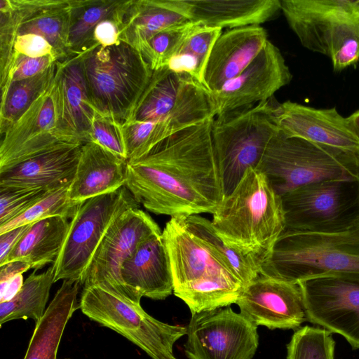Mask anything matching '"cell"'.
Returning a JSON list of instances; mask_svg holds the SVG:
<instances>
[{
	"label": "cell",
	"instance_id": "obj_1",
	"mask_svg": "<svg viewBox=\"0 0 359 359\" xmlns=\"http://www.w3.org/2000/svg\"><path fill=\"white\" fill-rule=\"evenodd\" d=\"M213 119L173 133L127 163L125 187L139 205L171 217L215 212L224 192L212 142Z\"/></svg>",
	"mask_w": 359,
	"mask_h": 359
},
{
	"label": "cell",
	"instance_id": "obj_2",
	"mask_svg": "<svg viewBox=\"0 0 359 359\" xmlns=\"http://www.w3.org/2000/svg\"><path fill=\"white\" fill-rule=\"evenodd\" d=\"M212 215V224L220 238L252 259L259 271L285 228L281 197L266 175L254 168L245 172Z\"/></svg>",
	"mask_w": 359,
	"mask_h": 359
},
{
	"label": "cell",
	"instance_id": "obj_3",
	"mask_svg": "<svg viewBox=\"0 0 359 359\" xmlns=\"http://www.w3.org/2000/svg\"><path fill=\"white\" fill-rule=\"evenodd\" d=\"M174 294L191 314L236 304L245 286L218 255L172 217L162 231Z\"/></svg>",
	"mask_w": 359,
	"mask_h": 359
},
{
	"label": "cell",
	"instance_id": "obj_4",
	"mask_svg": "<svg viewBox=\"0 0 359 359\" xmlns=\"http://www.w3.org/2000/svg\"><path fill=\"white\" fill-rule=\"evenodd\" d=\"M259 273L289 283L325 276H359V226L338 233L285 229Z\"/></svg>",
	"mask_w": 359,
	"mask_h": 359
},
{
	"label": "cell",
	"instance_id": "obj_5",
	"mask_svg": "<svg viewBox=\"0 0 359 359\" xmlns=\"http://www.w3.org/2000/svg\"><path fill=\"white\" fill-rule=\"evenodd\" d=\"M90 103L99 114L128 121L152 75L142 54L123 41L83 53Z\"/></svg>",
	"mask_w": 359,
	"mask_h": 359
},
{
	"label": "cell",
	"instance_id": "obj_6",
	"mask_svg": "<svg viewBox=\"0 0 359 359\" xmlns=\"http://www.w3.org/2000/svg\"><path fill=\"white\" fill-rule=\"evenodd\" d=\"M280 196L300 187L331 180H359V151L290 137L279 128L257 168Z\"/></svg>",
	"mask_w": 359,
	"mask_h": 359
},
{
	"label": "cell",
	"instance_id": "obj_7",
	"mask_svg": "<svg viewBox=\"0 0 359 359\" xmlns=\"http://www.w3.org/2000/svg\"><path fill=\"white\" fill-rule=\"evenodd\" d=\"M302 45L330 57L339 72L359 61V0H280Z\"/></svg>",
	"mask_w": 359,
	"mask_h": 359
},
{
	"label": "cell",
	"instance_id": "obj_8",
	"mask_svg": "<svg viewBox=\"0 0 359 359\" xmlns=\"http://www.w3.org/2000/svg\"><path fill=\"white\" fill-rule=\"evenodd\" d=\"M271 98L214 118L212 137L224 196L250 168H257L271 139L278 130Z\"/></svg>",
	"mask_w": 359,
	"mask_h": 359
},
{
	"label": "cell",
	"instance_id": "obj_9",
	"mask_svg": "<svg viewBox=\"0 0 359 359\" xmlns=\"http://www.w3.org/2000/svg\"><path fill=\"white\" fill-rule=\"evenodd\" d=\"M79 306L90 319L121 334L152 359H177L173 345L187 334V327L161 322L140 304L97 285L83 288Z\"/></svg>",
	"mask_w": 359,
	"mask_h": 359
},
{
	"label": "cell",
	"instance_id": "obj_10",
	"mask_svg": "<svg viewBox=\"0 0 359 359\" xmlns=\"http://www.w3.org/2000/svg\"><path fill=\"white\" fill-rule=\"evenodd\" d=\"M280 197L285 229L338 233L359 226V180L313 182Z\"/></svg>",
	"mask_w": 359,
	"mask_h": 359
},
{
	"label": "cell",
	"instance_id": "obj_11",
	"mask_svg": "<svg viewBox=\"0 0 359 359\" xmlns=\"http://www.w3.org/2000/svg\"><path fill=\"white\" fill-rule=\"evenodd\" d=\"M133 208H139V204L125 186L81 203L69 221L64 244L53 264L54 283L71 280L82 285L92 259L109 228L118 215Z\"/></svg>",
	"mask_w": 359,
	"mask_h": 359
},
{
	"label": "cell",
	"instance_id": "obj_12",
	"mask_svg": "<svg viewBox=\"0 0 359 359\" xmlns=\"http://www.w3.org/2000/svg\"><path fill=\"white\" fill-rule=\"evenodd\" d=\"M215 117L212 94L206 87L164 67L153 71L128 121L165 122L179 131Z\"/></svg>",
	"mask_w": 359,
	"mask_h": 359
},
{
	"label": "cell",
	"instance_id": "obj_13",
	"mask_svg": "<svg viewBox=\"0 0 359 359\" xmlns=\"http://www.w3.org/2000/svg\"><path fill=\"white\" fill-rule=\"evenodd\" d=\"M1 136L0 174L39 155L81 144L60 128L55 78Z\"/></svg>",
	"mask_w": 359,
	"mask_h": 359
},
{
	"label": "cell",
	"instance_id": "obj_14",
	"mask_svg": "<svg viewBox=\"0 0 359 359\" xmlns=\"http://www.w3.org/2000/svg\"><path fill=\"white\" fill-rule=\"evenodd\" d=\"M184 353L189 359H252L257 326L228 306L191 315Z\"/></svg>",
	"mask_w": 359,
	"mask_h": 359
},
{
	"label": "cell",
	"instance_id": "obj_15",
	"mask_svg": "<svg viewBox=\"0 0 359 359\" xmlns=\"http://www.w3.org/2000/svg\"><path fill=\"white\" fill-rule=\"evenodd\" d=\"M161 233L156 222L140 208L123 212L99 245L83 282V287L100 285L130 300L121 276V266L142 243Z\"/></svg>",
	"mask_w": 359,
	"mask_h": 359
},
{
	"label": "cell",
	"instance_id": "obj_16",
	"mask_svg": "<svg viewBox=\"0 0 359 359\" xmlns=\"http://www.w3.org/2000/svg\"><path fill=\"white\" fill-rule=\"evenodd\" d=\"M306 320L341 335L359 349V276L334 275L299 283Z\"/></svg>",
	"mask_w": 359,
	"mask_h": 359
},
{
	"label": "cell",
	"instance_id": "obj_17",
	"mask_svg": "<svg viewBox=\"0 0 359 359\" xmlns=\"http://www.w3.org/2000/svg\"><path fill=\"white\" fill-rule=\"evenodd\" d=\"M292 73L280 50L270 41L237 76L211 93L215 116L272 98L290 83Z\"/></svg>",
	"mask_w": 359,
	"mask_h": 359
},
{
	"label": "cell",
	"instance_id": "obj_18",
	"mask_svg": "<svg viewBox=\"0 0 359 359\" xmlns=\"http://www.w3.org/2000/svg\"><path fill=\"white\" fill-rule=\"evenodd\" d=\"M236 304L240 313L256 326L270 330H297L306 321L302 288L259 273L248 284Z\"/></svg>",
	"mask_w": 359,
	"mask_h": 359
},
{
	"label": "cell",
	"instance_id": "obj_19",
	"mask_svg": "<svg viewBox=\"0 0 359 359\" xmlns=\"http://www.w3.org/2000/svg\"><path fill=\"white\" fill-rule=\"evenodd\" d=\"M276 122L279 130L287 136L359 151V142L347 117L341 116L335 107L316 109L287 100L277 104Z\"/></svg>",
	"mask_w": 359,
	"mask_h": 359
},
{
	"label": "cell",
	"instance_id": "obj_20",
	"mask_svg": "<svg viewBox=\"0 0 359 359\" xmlns=\"http://www.w3.org/2000/svg\"><path fill=\"white\" fill-rule=\"evenodd\" d=\"M82 58L83 53L58 60L55 76L60 128L81 144L90 142L95 112L90 103Z\"/></svg>",
	"mask_w": 359,
	"mask_h": 359
},
{
	"label": "cell",
	"instance_id": "obj_21",
	"mask_svg": "<svg viewBox=\"0 0 359 359\" xmlns=\"http://www.w3.org/2000/svg\"><path fill=\"white\" fill-rule=\"evenodd\" d=\"M162 233L151 236L121 266V276L130 300L142 297L163 300L173 292V283Z\"/></svg>",
	"mask_w": 359,
	"mask_h": 359
},
{
	"label": "cell",
	"instance_id": "obj_22",
	"mask_svg": "<svg viewBox=\"0 0 359 359\" xmlns=\"http://www.w3.org/2000/svg\"><path fill=\"white\" fill-rule=\"evenodd\" d=\"M267 41V32L260 25L222 32L212 48L203 84L210 93L219 90L252 62Z\"/></svg>",
	"mask_w": 359,
	"mask_h": 359
},
{
	"label": "cell",
	"instance_id": "obj_23",
	"mask_svg": "<svg viewBox=\"0 0 359 359\" xmlns=\"http://www.w3.org/2000/svg\"><path fill=\"white\" fill-rule=\"evenodd\" d=\"M127 161L97 143L82 144L69 198L81 203L98 196L114 192L125 186Z\"/></svg>",
	"mask_w": 359,
	"mask_h": 359
},
{
	"label": "cell",
	"instance_id": "obj_24",
	"mask_svg": "<svg viewBox=\"0 0 359 359\" xmlns=\"http://www.w3.org/2000/svg\"><path fill=\"white\" fill-rule=\"evenodd\" d=\"M82 144L57 149L0 174V187L53 190L72 183Z\"/></svg>",
	"mask_w": 359,
	"mask_h": 359
},
{
	"label": "cell",
	"instance_id": "obj_25",
	"mask_svg": "<svg viewBox=\"0 0 359 359\" xmlns=\"http://www.w3.org/2000/svg\"><path fill=\"white\" fill-rule=\"evenodd\" d=\"M190 22L233 29L260 25L280 11V0H184Z\"/></svg>",
	"mask_w": 359,
	"mask_h": 359
},
{
	"label": "cell",
	"instance_id": "obj_26",
	"mask_svg": "<svg viewBox=\"0 0 359 359\" xmlns=\"http://www.w3.org/2000/svg\"><path fill=\"white\" fill-rule=\"evenodd\" d=\"M187 22L184 0H132L123 16L120 41L141 53L155 34Z\"/></svg>",
	"mask_w": 359,
	"mask_h": 359
},
{
	"label": "cell",
	"instance_id": "obj_27",
	"mask_svg": "<svg viewBox=\"0 0 359 359\" xmlns=\"http://www.w3.org/2000/svg\"><path fill=\"white\" fill-rule=\"evenodd\" d=\"M79 282L64 280L44 314L36 324L23 359H57L65 327L80 308L77 297Z\"/></svg>",
	"mask_w": 359,
	"mask_h": 359
},
{
	"label": "cell",
	"instance_id": "obj_28",
	"mask_svg": "<svg viewBox=\"0 0 359 359\" xmlns=\"http://www.w3.org/2000/svg\"><path fill=\"white\" fill-rule=\"evenodd\" d=\"M69 226V219L60 216L32 223L10 252L6 263L25 262L34 271L54 264L64 244Z\"/></svg>",
	"mask_w": 359,
	"mask_h": 359
},
{
	"label": "cell",
	"instance_id": "obj_29",
	"mask_svg": "<svg viewBox=\"0 0 359 359\" xmlns=\"http://www.w3.org/2000/svg\"><path fill=\"white\" fill-rule=\"evenodd\" d=\"M75 0H37L32 13L22 22L18 34L41 36L53 46L58 60L70 56L69 36Z\"/></svg>",
	"mask_w": 359,
	"mask_h": 359
},
{
	"label": "cell",
	"instance_id": "obj_30",
	"mask_svg": "<svg viewBox=\"0 0 359 359\" xmlns=\"http://www.w3.org/2000/svg\"><path fill=\"white\" fill-rule=\"evenodd\" d=\"M130 0H75L72 11L69 42L72 55L81 54L97 46L93 41L95 27L103 20L113 17Z\"/></svg>",
	"mask_w": 359,
	"mask_h": 359
},
{
	"label": "cell",
	"instance_id": "obj_31",
	"mask_svg": "<svg viewBox=\"0 0 359 359\" xmlns=\"http://www.w3.org/2000/svg\"><path fill=\"white\" fill-rule=\"evenodd\" d=\"M53 266L44 272L32 273L19 293L11 301L0 303V325L18 319L34 320L36 324L46 311L50 290L54 283Z\"/></svg>",
	"mask_w": 359,
	"mask_h": 359
},
{
	"label": "cell",
	"instance_id": "obj_32",
	"mask_svg": "<svg viewBox=\"0 0 359 359\" xmlns=\"http://www.w3.org/2000/svg\"><path fill=\"white\" fill-rule=\"evenodd\" d=\"M182 217L187 229L216 253L245 287L259 274V268L252 259L220 238L211 221L199 215Z\"/></svg>",
	"mask_w": 359,
	"mask_h": 359
},
{
	"label": "cell",
	"instance_id": "obj_33",
	"mask_svg": "<svg viewBox=\"0 0 359 359\" xmlns=\"http://www.w3.org/2000/svg\"><path fill=\"white\" fill-rule=\"evenodd\" d=\"M222 29L197 26L165 66L203 83L204 74L212 48Z\"/></svg>",
	"mask_w": 359,
	"mask_h": 359
},
{
	"label": "cell",
	"instance_id": "obj_34",
	"mask_svg": "<svg viewBox=\"0 0 359 359\" xmlns=\"http://www.w3.org/2000/svg\"><path fill=\"white\" fill-rule=\"evenodd\" d=\"M57 62L37 76L11 83L6 94L1 98V135L50 85L57 72Z\"/></svg>",
	"mask_w": 359,
	"mask_h": 359
},
{
	"label": "cell",
	"instance_id": "obj_35",
	"mask_svg": "<svg viewBox=\"0 0 359 359\" xmlns=\"http://www.w3.org/2000/svg\"><path fill=\"white\" fill-rule=\"evenodd\" d=\"M30 0H0V86L1 97L11 85L13 48L22 22L32 12Z\"/></svg>",
	"mask_w": 359,
	"mask_h": 359
},
{
	"label": "cell",
	"instance_id": "obj_36",
	"mask_svg": "<svg viewBox=\"0 0 359 359\" xmlns=\"http://www.w3.org/2000/svg\"><path fill=\"white\" fill-rule=\"evenodd\" d=\"M70 184L71 183L49 191L45 197L25 212L7 224L0 226V233L56 216L71 219L75 215L81 203L70 199Z\"/></svg>",
	"mask_w": 359,
	"mask_h": 359
},
{
	"label": "cell",
	"instance_id": "obj_37",
	"mask_svg": "<svg viewBox=\"0 0 359 359\" xmlns=\"http://www.w3.org/2000/svg\"><path fill=\"white\" fill-rule=\"evenodd\" d=\"M128 163L147 155L157 144L177 132L165 122L129 121L123 124Z\"/></svg>",
	"mask_w": 359,
	"mask_h": 359
},
{
	"label": "cell",
	"instance_id": "obj_38",
	"mask_svg": "<svg viewBox=\"0 0 359 359\" xmlns=\"http://www.w3.org/2000/svg\"><path fill=\"white\" fill-rule=\"evenodd\" d=\"M332 333L306 325L295 330L287 345V359H334Z\"/></svg>",
	"mask_w": 359,
	"mask_h": 359
},
{
	"label": "cell",
	"instance_id": "obj_39",
	"mask_svg": "<svg viewBox=\"0 0 359 359\" xmlns=\"http://www.w3.org/2000/svg\"><path fill=\"white\" fill-rule=\"evenodd\" d=\"M197 26L198 24L187 22L167 28L152 36L141 51L152 71L165 67Z\"/></svg>",
	"mask_w": 359,
	"mask_h": 359
},
{
	"label": "cell",
	"instance_id": "obj_40",
	"mask_svg": "<svg viewBox=\"0 0 359 359\" xmlns=\"http://www.w3.org/2000/svg\"><path fill=\"white\" fill-rule=\"evenodd\" d=\"M48 191L41 189L0 187V226L25 212L45 197Z\"/></svg>",
	"mask_w": 359,
	"mask_h": 359
},
{
	"label": "cell",
	"instance_id": "obj_41",
	"mask_svg": "<svg viewBox=\"0 0 359 359\" xmlns=\"http://www.w3.org/2000/svg\"><path fill=\"white\" fill-rule=\"evenodd\" d=\"M90 142L97 143L126 160L123 123L114 118L103 116L95 111L91 125Z\"/></svg>",
	"mask_w": 359,
	"mask_h": 359
},
{
	"label": "cell",
	"instance_id": "obj_42",
	"mask_svg": "<svg viewBox=\"0 0 359 359\" xmlns=\"http://www.w3.org/2000/svg\"><path fill=\"white\" fill-rule=\"evenodd\" d=\"M57 60L53 55L31 57L22 55L13 57L11 70V83L37 76L48 69Z\"/></svg>",
	"mask_w": 359,
	"mask_h": 359
},
{
	"label": "cell",
	"instance_id": "obj_43",
	"mask_svg": "<svg viewBox=\"0 0 359 359\" xmlns=\"http://www.w3.org/2000/svg\"><path fill=\"white\" fill-rule=\"evenodd\" d=\"M18 55L31 57H41L47 55H53L57 57L55 50L50 43L41 36L34 34L17 36L14 43L13 60L14 56Z\"/></svg>",
	"mask_w": 359,
	"mask_h": 359
},
{
	"label": "cell",
	"instance_id": "obj_44",
	"mask_svg": "<svg viewBox=\"0 0 359 359\" xmlns=\"http://www.w3.org/2000/svg\"><path fill=\"white\" fill-rule=\"evenodd\" d=\"M131 1L119 13L97 24L93 34V41L95 44L102 47H109L121 42L120 34L123 16Z\"/></svg>",
	"mask_w": 359,
	"mask_h": 359
},
{
	"label": "cell",
	"instance_id": "obj_45",
	"mask_svg": "<svg viewBox=\"0 0 359 359\" xmlns=\"http://www.w3.org/2000/svg\"><path fill=\"white\" fill-rule=\"evenodd\" d=\"M31 225L32 224L20 226L0 233V266L6 263L10 252L26 233Z\"/></svg>",
	"mask_w": 359,
	"mask_h": 359
},
{
	"label": "cell",
	"instance_id": "obj_46",
	"mask_svg": "<svg viewBox=\"0 0 359 359\" xmlns=\"http://www.w3.org/2000/svg\"><path fill=\"white\" fill-rule=\"evenodd\" d=\"M24 282L22 273H20L0 283V303L12 300L22 289Z\"/></svg>",
	"mask_w": 359,
	"mask_h": 359
},
{
	"label": "cell",
	"instance_id": "obj_47",
	"mask_svg": "<svg viewBox=\"0 0 359 359\" xmlns=\"http://www.w3.org/2000/svg\"><path fill=\"white\" fill-rule=\"evenodd\" d=\"M30 265L22 261H13L0 266V283L6 282L18 274L30 269Z\"/></svg>",
	"mask_w": 359,
	"mask_h": 359
},
{
	"label": "cell",
	"instance_id": "obj_48",
	"mask_svg": "<svg viewBox=\"0 0 359 359\" xmlns=\"http://www.w3.org/2000/svg\"><path fill=\"white\" fill-rule=\"evenodd\" d=\"M349 126L359 142V109L347 117Z\"/></svg>",
	"mask_w": 359,
	"mask_h": 359
},
{
	"label": "cell",
	"instance_id": "obj_49",
	"mask_svg": "<svg viewBox=\"0 0 359 359\" xmlns=\"http://www.w3.org/2000/svg\"><path fill=\"white\" fill-rule=\"evenodd\" d=\"M65 359H71V358H65Z\"/></svg>",
	"mask_w": 359,
	"mask_h": 359
}]
</instances>
